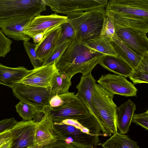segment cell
I'll list each match as a JSON object with an SVG mask.
<instances>
[{"label":"cell","instance_id":"1","mask_svg":"<svg viewBox=\"0 0 148 148\" xmlns=\"http://www.w3.org/2000/svg\"><path fill=\"white\" fill-rule=\"evenodd\" d=\"M104 55L92 49L76 36L69 42L56 63V67L59 71L71 79L77 73L85 75L91 73Z\"/></svg>","mask_w":148,"mask_h":148},{"label":"cell","instance_id":"2","mask_svg":"<svg viewBox=\"0 0 148 148\" xmlns=\"http://www.w3.org/2000/svg\"><path fill=\"white\" fill-rule=\"evenodd\" d=\"M114 97L100 85L96 84L92 105L94 116L104 136H110L118 132L116 123L117 107L113 101Z\"/></svg>","mask_w":148,"mask_h":148},{"label":"cell","instance_id":"3","mask_svg":"<svg viewBox=\"0 0 148 148\" xmlns=\"http://www.w3.org/2000/svg\"><path fill=\"white\" fill-rule=\"evenodd\" d=\"M51 108L53 123H59L66 119L76 120L88 129L91 134L101 135V130L96 119L75 93L73 92L62 105Z\"/></svg>","mask_w":148,"mask_h":148},{"label":"cell","instance_id":"4","mask_svg":"<svg viewBox=\"0 0 148 148\" xmlns=\"http://www.w3.org/2000/svg\"><path fill=\"white\" fill-rule=\"evenodd\" d=\"M106 14L104 7H99L66 16L67 21L75 31L76 36L85 42L100 36Z\"/></svg>","mask_w":148,"mask_h":148},{"label":"cell","instance_id":"5","mask_svg":"<svg viewBox=\"0 0 148 148\" xmlns=\"http://www.w3.org/2000/svg\"><path fill=\"white\" fill-rule=\"evenodd\" d=\"M53 125L58 140L77 148H97L101 145L99 135L84 133L80 129L61 123H53Z\"/></svg>","mask_w":148,"mask_h":148},{"label":"cell","instance_id":"6","mask_svg":"<svg viewBox=\"0 0 148 148\" xmlns=\"http://www.w3.org/2000/svg\"><path fill=\"white\" fill-rule=\"evenodd\" d=\"M44 0H0V19L18 15L34 17L46 10Z\"/></svg>","mask_w":148,"mask_h":148},{"label":"cell","instance_id":"7","mask_svg":"<svg viewBox=\"0 0 148 148\" xmlns=\"http://www.w3.org/2000/svg\"><path fill=\"white\" fill-rule=\"evenodd\" d=\"M13 95L20 101L28 103L38 111L44 110L49 105L52 97L50 90L18 82L12 88Z\"/></svg>","mask_w":148,"mask_h":148},{"label":"cell","instance_id":"8","mask_svg":"<svg viewBox=\"0 0 148 148\" xmlns=\"http://www.w3.org/2000/svg\"><path fill=\"white\" fill-rule=\"evenodd\" d=\"M46 6L56 13L66 15L106 7L107 0H44Z\"/></svg>","mask_w":148,"mask_h":148},{"label":"cell","instance_id":"9","mask_svg":"<svg viewBox=\"0 0 148 148\" xmlns=\"http://www.w3.org/2000/svg\"><path fill=\"white\" fill-rule=\"evenodd\" d=\"M115 28L117 36L132 50L142 58L148 56L147 33L129 27Z\"/></svg>","mask_w":148,"mask_h":148},{"label":"cell","instance_id":"10","mask_svg":"<svg viewBox=\"0 0 148 148\" xmlns=\"http://www.w3.org/2000/svg\"><path fill=\"white\" fill-rule=\"evenodd\" d=\"M97 82L107 91L114 95L126 97L136 96L138 89L126 77L121 75L108 73L102 75Z\"/></svg>","mask_w":148,"mask_h":148},{"label":"cell","instance_id":"11","mask_svg":"<svg viewBox=\"0 0 148 148\" xmlns=\"http://www.w3.org/2000/svg\"><path fill=\"white\" fill-rule=\"evenodd\" d=\"M37 124L32 120L17 122L10 130L12 141L10 148H34Z\"/></svg>","mask_w":148,"mask_h":148},{"label":"cell","instance_id":"12","mask_svg":"<svg viewBox=\"0 0 148 148\" xmlns=\"http://www.w3.org/2000/svg\"><path fill=\"white\" fill-rule=\"evenodd\" d=\"M66 16L56 14L48 15H41L34 17L24 27V33L30 38L41 33L45 34L60 26L67 21Z\"/></svg>","mask_w":148,"mask_h":148},{"label":"cell","instance_id":"13","mask_svg":"<svg viewBox=\"0 0 148 148\" xmlns=\"http://www.w3.org/2000/svg\"><path fill=\"white\" fill-rule=\"evenodd\" d=\"M106 7L117 14L148 18V0H111Z\"/></svg>","mask_w":148,"mask_h":148},{"label":"cell","instance_id":"14","mask_svg":"<svg viewBox=\"0 0 148 148\" xmlns=\"http://www.w3.org/2000/svg\"><path fill=\"white\" fill-rule=\"evenodd\" d=\"M34 17L26 15H18L0 19V28L8 38L16 41H29L30 38L24 33L25 27Z\"/></svg>","mask_w":148,"mask_h":148},{"label":"cell","instance_id":"15","mask_svg":"<svg viewBox=\"0 0 148 148\" xmlns=\"http://www.w3.org/2000/svg\"><path fill=\"white\" fill-rule=\"evenodd\" d=\"M55 63L29 70L19 82L50 90L53 77L58 71Z\"/></svg>","mask_w":148,"mask_h":148},{"label":"cell","instance_id":"16","mask_svg":"<svg viewBox=\"0 0 148 148\" xmlns=\"http://www.w3.org/2000/svg\"><path fill=\"white\" fill-rule=\"evenodd\" d=\"M45 115L43 120L37 124L34 148H41L55 142L57 140L55 132L49 105L45 108Z\"/></svg>","mask_w":148,"mask_h":148},{"label":"cell","instance_id":"17","mask_svg":"<svg viewBox=\"0 0 148 148\" xmlns=\"http://www.w3.org/2000/svg\"><path fill=\"white\" fill-rule=\"evenodd\" d=\"M61 29L60 26L47 32L42 40L36 44L35 51L37 56L43 64L56 48L61 37Z\"/></svg>","mask_w":148,"mask_h":148},{"label":"cell","instance_id":"18","mask_svg":"<svg viewBox=\"0 0 148 148\" xmlns=\"http://www.w3.org/2000/svg\"><path fill=\"white\" fill-rule=\"evenodd\" d=\"M96 84V80L91 73L86 75H82L79 84L76 86L78 92L75 95L94 116L92 100Z\"/></svg>","mask_w":148,"mask_h":148},{"label":"cell","instance_id":"19","mask_svg":"<svg viewBox=\"0 0 148 148\" xmlns=\"http://www.w3.org/2000/svg\"><path fill=\"white\" fill-rule=\"evenodd\" d=\"M136 109V104L130 99L117 107L116 123L118 132L125 134L129 131Z\"/></svg>","mask_w":148,"mask_h":148},{"label":"cell","instance_id":"20","mask_svg":"<svg viewBox=\"0 0 148 148\" xmlns=\"http://www.w3.org/2000/svg\"><path fill=\"white\" fill-rule=\"evenodd\" d=\"M111 44L117 57L127 63L133 69L141 61L142 57L136 53L117 36L115 33Z\"/></svg>","mask_w":148,"mask_h":148},{"label":"cell","instance_id":"21","mask_svg":"<svg viewBox=\"0 0 148 148\" xmlns=\"http://www.w3.org/2000/svg\"><path fill=\"white\" fill-rule=\"evenodd\" d=\"M29 71L24 66L11 67L0 63V84L12 88Z\"/></svg>","mask_w":148,"mask_h":148},{"label":"cell","instance_id":"22","mask_svg":"<svg viewBox=\"0 0 148 148\" xmlns=\"http://www.w3.org/2000/svg\"><path fill=\"white\" fill-rule=\"evenodd\" d=\"M115 27H129L147 33L148 18L127 15H119L114 13Z\"/></svg>","mask_w":148,"mask_h":148},{"label":"cell","instance_id":"23","mask_svg":"<svg viewBox=\"0 0 148 148\" xmlns=\"http://www.w3.org/2000/svg\"><path fill=\"white\" fill-rule=\"evenodd\" d=\"M99 64L108 71L126 77H129L133 70L127 63L117 57L104 55Z\"/></svg>","mask_w":148,"mask_h":148},{"label":"cell","instance_id":"24","mask_svg":"<svg viewBox=\"0 0 148 148\" xmlns=\"http://www.w3.org/2000/svg\"><path fill=\"white\" fill-rule=\"evenodd\" d=\"M103 148H140L137 143L118 132L101 144Z\"/></svg>","mask_w":148,"mask_h":148},{"label":"cell","instance_id":"25","mask_svg":"<svg viewBox=\"0 0 148 148\" xmlns=\"http://www.w3.org/2000/svg\"><path fill=\"white\" fill-rule=\"evenodd\" d=\"M112 39L100 36L85 42L86 44L92 49L105 55L117 57L111 44Z\"/></svg>","mask_w":148,"mask_h":148},{"label":"cell","instance_id":"26","mask_svg":"<svg viewBox=\"0 0 148 148\" xmlns=\"http://www.w3.org/2000/svg\"><path fill=\"white\" fill-rule=\"evenodd\" d=\"M71 79L65 74L58 71L51 82L50 91L52 96L68 92L71 85Z\"/></svg>","mask_w":148,"mask_h":148},{"label":"cell","instance_id":"27","mask_svg":"<svg viewBox=\"0 0 148 148\" xmlns=\"http://www.w3.org/2000/svg\"><path fill=\"white\" fill-rule=\"evenodd\" d=\"M133 84L148 83V56L143 57L129 77Z\"/></svg>","mask_w":148,"mask_h":148},{"label":"cell","instance_id":"28","mask_svg":"<svg viewBox=\"0 0 148 148\" xmlns=\"http://www.w3.org/2000/svg\"><path fill=\"white\" fill-rule=\"evenodd\" d=\"M100 36L112 39L115 33L114 22V13L111 11H106Z\"/></svg>","mask_w":148,"mask_h":148},{"label":"cell","instance_id":"29","mask_svg":"<svg viewBox=\"0 0 148 148\" xmlns=\"http://www.w3.org/2000/svg\"><path fill=\"white\" fill-rule=\"evenodd\" d=\"M16 110L24 121L32 119L34 115L38 110L32 106L20 101L15 106Z\"/></svg>","mask_w":148,"mask_h":148},{"label":"cell","instance_id":"30","mask_svg":"<svg viewBox=\"0 0 148 148\" xmlns=\"http://www.w3.org/2000/svg\"><path fill=\"white\" fill-rule=\"evenodd\" d=\"M23 44L25 49L27 52L34 69H36L43 66V62L37 56L35 48L37 44H34L28 41H24Z\"/></svg>","mask_w":148,"mask_h":148},{"label":"cell","instance_id":"31","mask_svg":"<svg viewBox=\"0 0 148 148\" xmlns=\"http://www.w3.org/2000/svg\"><path fill=\"white\" fill-rule=\"evenodd\" d=\"M60 26L62 29L61 37L56 47L66 42H70L76 36L74 28L67 21L62 24Z\"/></svg>","mask_w":148,"mask_h":148},{"label":"cell","instance_id":"32","mask_svg":"<svg viewBox=\"0 0 148 148\" xmlns=\"http://www.w3.org/2000/svg\"><path fill=\"white\" fill-rule=\"evenodd\" d=\"M69 42H66L56 47L44 62L43 66L55 63L58 61L65 50Z\"/></svg>","mask_w":148,"mask_h":148},{"label":"cell","instance_id":"33","mask_svg":"<svg viewBox=\"0 0 148 148\" xmlns=\"http://www.w3.org/2000/svg\"><path fill=\"white\" fill-rule=\"evenodd\" d=\"M12 41L6 37L0 29V57H5L11 49Z\"/></svg>","mask_w":148,"mask_h":148},{"label":"cell","instance_id":"34","mask_svg":"<svg viewBox=\"0 0 148 148\" xmlns=\"http://www.w3.org/2000/svg\"><path fill=\"white\" fill-rule=\"evenodd\" d=\"M73 92H67L52 96L50 100L49 105L52 108L59 106L66 101L71 96Z\"/></svg>","mask_w":148,"mask_h":148},{"label":"cell","instance_id":"35","mask_svg":"<svg viewBox=\"0 0 148 148\" xmlns=\"http://www.w3.org/2000/svg\"><path fill=\"white\" fill-rule=\"evenodd\" d=\"M132 122L135 123L144 128L148 130V110L139 114H134L132 118Z\"/></svg>","mask_w":148,"mask_h":148},{"label":"cell","instance_id":"36","mask_svg":"<svg viewBox=\"0 0 148 148\" xmlns=\"http://www.w3.org/2000/svg\"><path fill=\"white\" fill-rule=\"evenodd\" d=\"M14 118L6 119L0 121V134L7 130H10L17 123Z\"/></svg>","mask_w":148,"mask_h":148},{"label":"cell","instance_id":"37","mask_svg":"<svg viewBox=\"0 0 148 148\" xmlns=\"http://www.w3.org/2000/svg\"><path fill=\"white\" fill-rule=\"evenodd\" d=\"M41 148H77L71 144L67 143L65 141L58 140L55 143Z\"/></svg>","mask_w":148,"mask_h":148},{"label":"cell","instance_id":"38","mask_svg":"<svg viewBox=\"0 0 148 148\" xmlns=\"http://www.w3.org/2000/svg\"><path fill=\"white\" fill-rule=\"evenodd\" d=\"M60 123L73 126L76 128L81 129L82 132L84 133L91 134L88 129L83 126L77 120L72 119H66L63 120Z\"/></svg>","mask_w":148,"mask_h":148},{"label":"cell","instance_id":"39","mask_svg":"<svg viewBox=\"0 0 148 148\" xmlns=\"http://www.w3.org/2000/svg\"><path fill=\"white\" fill-rule=\"evenodd\" d=\"M11 138L10 130L4 131L0 134V147Z\"/></svg>","mask_w":148,"mask_h":148},{"label":"cell","instance_id":"40","mask_svg":"<svg viewBox=\"0 0 148 148\" xmlns=\"http://www.w3.org/2000/svg\"><path fill=\"white\" fill-rule=\"evenodd\" d=\"M45 108L42 110L37 111L36 112L32 119L34 123H38L43 120L45 115Z\"/></svg>","mask_w":148,"mask_h":148},{"label":"cell","instance_id":"41","mask_svg":"<svg viewBox=\"0 0 148 148\" xmlns=\"http://www.w3.org/2000/svg\"><path fill=\"white\" fill-rule=\"evenodd\" d=\"M45 34V33H41L34 36L32 38L34 43L35 44L39 43L43 39Z\"/></svg>","mask_w":148,"mask_h":148},{"label":"cell","instance_id":"42","mask_svg":"<svg viewBox=\"0 0 148 148\" xmlns=\"http://www.w3.org/2000/svg\"><path fill=\"white\" fill-rule=\"evenodd\" d=\"M12 143V141L11 138V139L10 140L2 145L0 147V148H10Z\"/></svg>","mask_w":148,"mask_h":148}]
</instances>
